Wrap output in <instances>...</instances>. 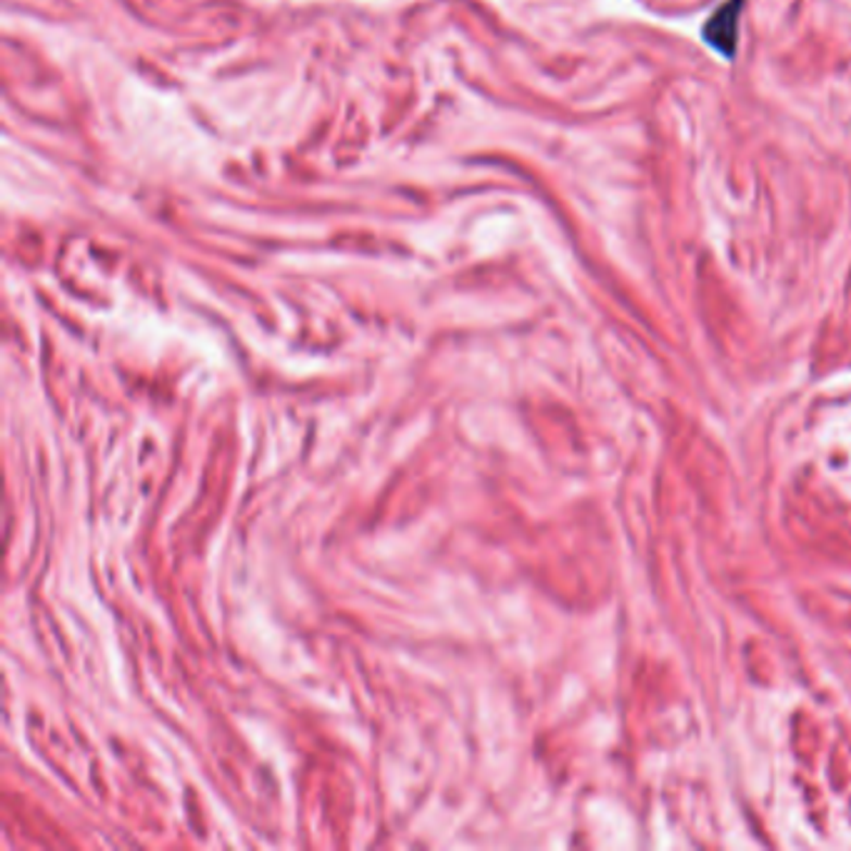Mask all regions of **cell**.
Here are the masks:
<instances>
[{"label":"cell","instance_id":"6da1fadb","mask_svg":"<svg viewBox=\"0 0 851 851\" xmlns=\"http://www.w3.org/2000/svg\"><path fill=\"white\" fill-rule=\"evenodd\" d=\"M741 0H729L727 5L719 8L704 25V38L712 48H717L722 55H735L737 43V23H739Z\"/></svg>","mask_w":851,"mask_h":851}]
</instances>
